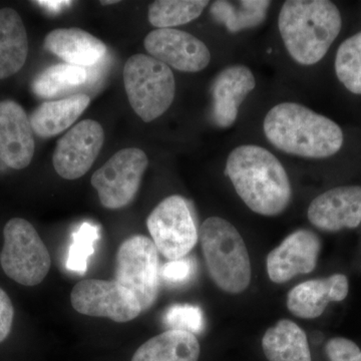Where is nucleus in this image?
I'll use <instances>...</instances> for the list:
<instances>
[{
    "mask_svg": "<svg viewBox=\"0 0 361 361\" xmlns=\"http://www.w3.org/2000/svg\"><path fill=\"white\" fill-rule=\"evenodd\" d=\"M341 26L339 9L329 0H288L278 16L285 49L302 66L315 65L324 58Z\"/></svg>",
    "mask_w": 361,
    "mask_h": 361,
    "instance_id": "3",
    "label": "nucleus"
},
{
    "mask_svg": "<svg viewBox=\"0 0 361 361\" xmlns=\"http://www.w3.org/2000/svg\"><path fill=\"white\" fill-rule=\"evenodd\" d=\"M168 330H180L190 334H201L204 329V316L201 308L191 304H175L164 316Z\"/></svg>",
    "mask_w": 361,
    "mask_h": 361,
    "instance_id": "28",
    "label": "nucleus"
},
{
    "mask_svg": "<svg viewBox=\"0 0 361 361\" xmlns=\"http://www.w3.org/2000/svg\"><path fill=\"white\" fill-rule=\"evenodd\" d=\"M37 4H39L40 6L45 7V8L49 9V11H52V13H58V11H61L63 7L71 6L73 2L71 1H51V0H49V1H37Z\"/></svg>",
    "mask_w": 361,
    "mask_h": 361,
    "instance_id": "32",
    "label": "nucleus"
},
{
    "mask_svg": "<svg viewBox=\"0 0 361 361\" xmlns=\"http://www.w3.org/2000/svg\"><path fill=\"white\" fill-rule=\"evenodd\" d=\"M87 77V68L59 63L42 71L32 82V90L37 97L51 99L85 85Z\"/></svg>",
    "mask_w": 361,
    "mask_h": 361,
    "instance_id": "24",
    "label": "nucleus"
},
{
    "mask_svg": "<svg viewBox=\"0 0 361 361\" xmlns=\"http://www.w3.org/2000/svg\"><path fill=\"white\" fill-rule=\"evenodd\" d=\"M262 348L269 361H312L305 331L289 319L279 320L265 332Z\"/></svg>",
    "mask_w": 361,
    "mask_h": 361,
    "instance_id": "22",
    "label": "nucleus"
},
{
    "mask_svg": "<svg viewBox=\"0 0 361 361\" xmlns=\"http://www.w3.org/2000/svg\"><path fill=\"white\" fill-rule=\"evenodd\" d=\"M144 45L152 58L184 73H199L211 61L210 51L202 40L176 28L152 30Z\"/></svg>",
    "mask_w": 361,
    "mask_h": 361,
    "instance_id": "12",
    "label": "nucleus"
},
{
    "mask_svg": "<svg viewBox=\"0 0 361 361\" xmlns=\"http://www.w3.org/2000/svg\"><path fill=\"white\" fill-rule=\"evenodd\" d=\"M27 56V33L20 14L8 7L0 9V80L20 71Z\"/></svg>",
    "mask_w": 361,
    "mask_h": 361,
    "instance_id": "20",
    "label": "nucleus"
},
{
    "mask_svg": "<svg viewBox=\"0 0 361 361\" xmlns=\"http://www.w3.org/2000/svg\"><path fill=\"white\" fill-rule=\"evenodd\" d=\"M207 0H157L149 6V20L158 28L186 25L198 18L208 6Z\"/></svg>",
    "mask_w": 361,
    "mask_h": 361,
    "instance_id": "25",
    "label": "nucleus"
},
{
    "mask_svg": "<svg viewBox=\"0 0 361 361\" xmlns=\"http://www.w3.org/2000/svg\"><path fill=\"white\" fill-rule=\"evenodd\" d=\"M201 348L195 334L167 330L135 350L132 361H198Z\"/></svg>",
    "mask_w": 361,
    "mask_h": 361,
    "instance_id": "21",
    "label": "nucleus"
},
{
    "mask_svg": "<svg viewBox=\"0 0 361 361\" xmlns=\"http://www.w3.org/2000/svg\"><path fill=\"white\" fill-rule=\"evenodd\" d=\"M325 351L330 361H361V350L357 344L344 337L330 339Z\"/></svg>",
    "mask_w": 361,
    "mask_h": 361,
    "instance_id": "30",
    "label": "nucleus"
},
{
    "mask_svg": "<svg viewBox=\"0 0 361 361\" xmlns=\"http://www.w3.org/2000/svg\"><path fill=\"white\" fill-rule=\"evenodd\" d=\"M118 0H110V1H101L103 6H109V4H118Z\"/></svg>",
    "mask_w": 361,
    "mask_h": 361,
    "instance_id": "33",
    "label": "nucleus"
},
{
    "mask_svg": "<svg viewBox=\"0 0 361 361\" xmlns=\"http://www.w3.org/2000/svg\"><path fill=\"white\" fill-rule=\"evenodd\" d=\"M225 173L254 213L273 217L283 213L290 203L292 190L286 170L262 147L243 145L233 149Z\"/></svg>",
    "mask_w": 361,
    "mask_h": 361,
    "instance_id": "1",
    "label": "nucleus"
},
{
    "mask_svg": "<svg viewBox=\"0 0 361 361\" xmlns=\"http://www.w3.org/2000/svg\"><path fill=\"white\" fill-rule=\"evenodd\" d=\"M255 87V77L245 66H232L220 71L212 85L214 123L223 129L234 125L240 106Z\"/></svg>",
    "mask_w": 361,
    "mask_h": 361,
    "instance_id": "16",
    "label": "nucleus"
},
{
    "mask_svg": "<svg viewBox=\"0 0 361 361\" xmlns=\"http://www.w3.org/2000/svg\"><path fill=\"white\" fill-rule=\"evenodd\" d=\"M71 301L80 314L116 322H129L142 313L137 297L116 280H82L71 290Z\"/></svg>",
    "mask_w": 361,
    "mask_h": 361,
    "instance_id": "10",
    "label": "nucleus"
},
{
    "mask_svg": "<svg viewBox=\"0 0 361 361\" xmlns=\"http://www.w3.org/2000/svg\"><path fill=\"white\" fill-rule=\"evenodd\" d=\"M104 133L101 123L84 120L56 144L52 163L54 170L66 180H77L89 172L103 148Z\"/></svg>",
    "mask_w": 361,
    "mask_h": 361,
    "instance_id": "11",
    "label": "nucleus"
},
{
    "mask_svg": "<svg viewBox=\"0 0 361 361\" xmlns=\"http://www.w3.org/2000/svg\"><path fill=\"white\" fill-rule=\"evenodd\" d=\"M99 240V229L92 223H82L77 231L73 233L70 250L66 259V268L71 272L84 275L89 267L90 259L96 250Z\"/></svg>",
    "mask_w": 361,
    "mask_h": 361,
    "instance_id": "27",
    "label": "nucleus"
},
{
    "mask_svg": "<svg viewBox=\"0 0 361 361\" xmlns=\"http://www.w3.org/2000/svg\"><path fill=\"white\" fill-rule=\"evenodd\" d=\"M202 251L209 274L221 290L242 293L251 282V262L238 230L220 217H210L201 226Z\"/></svg>",
    "mask_w": 361,
    "mask_h": 361,
    "instance_id": "4",
    "label": "nucleus"
},
{
    "mask_svg": "<svg viewBox=\"0 0 361 361\" xmlns=\"http://www.w3.org/2000/svg\"><path fill=\"white\" fill-rule=\"evenodd\" d=\"M311 224L325 232L353 229L361 223V186L334 188L316 197L307 211Z\"/></svg>",
    "mask_w": 361,
    "mask_h": 361,
    "instance_id": "14",
    "label": "nucleus"
},
{
    "mask_svg": "<svg viewBox=\"0 0 361 361\" xmlns=\"http://www.w3.org/2000/svg\"><path fill=\"white\" fill-rule=\"evenodd\" d=\"M44 49L68 65L92 66L104 58L106 44L80 28H58L45 37Z\"/></svg>",
    "mask_w": 361,
    "mask_h": 361,
    "instance_id": "18",
    "label": "nucleus"
},
{
    "mask_svg": "<svg viewBox=\"0 0 361 361\" xmlns=\"http://www.w3.org/2000/svg\"><path fill=\"white\" fill-rule=\"evenodd\" d=\"M35 139L30 116L13 101L0 102V160L21 170L32 163Z\"/></svg>",
    "mask_w": 361,
    "mask_h": 361,
    "instance_id": "15",
    "label": "nucleus"
},
{
    "mask_svg": "<svg viewBox=\"0 0 361 361\" xmlns=\"http://www.w3.org/2000/svg\"><path fill=\"white\" fill-rule=\"evenodd\" d=\"M14 308L11 298L0 288V343L6 341L13 329Z\"/></svg>",
    "mask_w": 361,
    "mask_h": 361,
    "instance_id": "31",
    "label": "nucleus"
},
{
    "mask_svg": "<svg viewBox=\"0 0 361 361\" xmlns=\"http://www.w3.org/2000/svg\"><path fill=\"white\" fill-rule=\"evenodd\" d=\"M263 129L275 148L302 158H329L343 145V133L336 122L297 103L273 106L265 116Z\"/></svg>",
    "mask_w": 361,
    "mask_h": 361,
    "instance_id": "2",
    "label": "nucleus"
},
{
    "mask_svg": "<svg viewBox=\"0 0 361 361\" xmlns=\"http://www.w3.org/2000/svg\"><path fill=\"white\" fill-rule=\"evenodd\" d=\"M123 84L133 110L144 122L164 115L176 94L174 73L151 56H130L123 68Z\"/></svg>",
    "mask_w": 361,
    "mask_h": 361,
    "instance_id": "5",
    "label": "nucleus"
},
{
    "mask_svg": "<svg viewBox=\"0 0 361 361\" xmlns=\"http://www.w3.org/2000/svg\"><path fill=\"white\" fill-rule=\"evenodd\" d=\"M195 272L193 259L184 257L169 261L160 269V277L172 284H182L191 279Z\"/></svg>",
    "mask_w": 361,
    "mask_h": 361,
    "instance_id": "29",
    "label": "nucleus"
},
{
    "mask_svg": "<svg viewBox=\"0 0 361 361\" xmlns=\"http://www.w3.org/2000/svg\"><path fill=\"white\" fill-rule=\"evenodd\" d=\"M271 1L242 0L238 4L224 0L213 2L210 11L214 20L236 33L260 25L265 20Z\"/></svg>",
    "mask_w": 361,
    "mask_h": 361,
    "instance_id": "23",
    "label": "nucleus"
},
{
    "mask_svg": "<svg viewBox=\"0 0 361 361\" xmlns=\"http://www.w3.org/2000/svg\"><path fill=\"white\" fill-rule=\"evenodd\" d=\"M337 78L355 94H361V32L344 40L336 56Z\"/></svg>",
    "mask_w": 361,
    "mask_h": 361,
    "instance_id": "26",
    "label": "nucleus"
},
{
    "mask_svg": "<svg viewBox=\"0 0 361 361\" xmlns=\"http://www.w3.org/2000/svg\"><path fill=\"white\" fill-rule=\"evenodd\" d=\"M0 264L4 273L25 286H37L51 269V260L39 233L28 221L13 218L4 230Z\"/></svg>",
    "mask_w": 361,
    "mask_h": 361,
    "instance_id": "6",
    "label": "nucleus"
},
{
    "mask_svg": "<svg viewBox=\"0 0 361 361\" xmlns=\"http://www.w3.org/2000/svg\"><path fill=\"white\" fill-rule=\"evenodd\" d=\"M322 249L319 237L310 230H297L268 254L266 267L271 281L286 283L298 274L315 269Z\"/></svg>",
    "mask_w": 361,
    "mask_h": 361,
    "instance_id": "13",
    "label": "nucleus"
},
{
    "mask_svg": "<svg viewBox=\"0 0 361 361\" xmlns=\"http://www.w3.org/2000/svg\"><path fill=\"white\" fill-rule=\"evenodd\" d=\"M148 165V157L141 149H123L111 157L90 180L102 205L116 210L132 203Z\"/></svg>",
    "mask_w": 361,
    "mask_h": 361,
    "instance_id": "9",
    "label": "nucleus"
},
{
    "mask_svg": "<svg viewBox=\"0 0 361 361\" xmlns=\"http://www.w3.org/2000/svg\"><path fill=\"white\" fill-rule=\"evenodd\" d=\"M115 280L137 297L142 311L156 302L160 288L159 252L154 242L144 235L126 239L118 247Z\"/></svg>",
    "mask_w": 361,
    "mask_h": 361,
    "instance_id": "7",
    "label": "nucleus"
},
{
    "mask_svg": "<svg viewBox=\"0 0 361 361\" xmlns=\"http://www.w3.org/2000/svg\"><path fill=\"white\" fill-rule=\"evenodd\" d=\"M348 290V279L343 274L308 280L291 289L287 295V308L296 317L313 319L324 312L329 302L344 300Z\"/></svg>",
    "mask_w": 361,
    "mask_h": 361,
    "instance_id": "17",
    "label": "nucleus"
},
{
    "mask_svg": "<svg viewBox=\"0 0 361 361\" xmlns=\"http://www.w3.org/2000/svg\"><path fill=\"white\" fill-rule=\"evenodd\" d=\"M90 99L84 94H73L59 101L45 102L30 116L33 133L51 137L70 128L89 106Z\"/></svg>",
    "mask_w": 361,
    "mask_h": 361,
    "instance_id": "19",
    "label": "nucleus"
},
{
    "mask_svg": "<svg viewBox=\"0 0 361 361\" xmlns=\"http://www.w3.org/2000/svg\"><path fill=\"white\" fill-rule=\"evenodd\" d=\"M147 227L159 253L169 261L187 257L199 233L186 200L178 195L164 199L149 214Z\"/></svg>",
    "mask_w": 361,
    "mask_h": 361,
    "instance_id": "8",
    "label": "nucleus"
}]
</instances>
